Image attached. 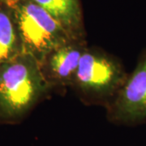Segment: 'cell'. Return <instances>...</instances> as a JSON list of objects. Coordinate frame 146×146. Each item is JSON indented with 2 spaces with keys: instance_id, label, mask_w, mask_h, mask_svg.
I'll list each match as a JSON object with an SVG mask.
<instances>
[{
  "instance_id": "cell-2",
  "label": "cell",
  "mask_w": 146,
  "mask_h": 146,
  "mask_svg": "<svg viewBox=\"0 0 146 146\" xmlns=\"http://www.w3.org/2000/svg\"><path fill=\"white\" fill-rule=\"evenodd\" d=\"M5 3L13 12L24 53L36 58L40 65L53 50L74 39L33 1L11 0Z\"/></svg>"
},
{
  "instance_id": "cell-1",
  "label": "cell",
  "mask_w": 146,
  "mask_h": 146,
  "mask_svg": "<svg viewBox=\"0 0 146 146\" xmlns=\"http://www.w3.org/2000/svg\"><path fill=\"white\" fill-rule=\"evenodd\" d=\"M50 88L40 63L29 54L0 64V122L19 121Z\"/></svg>"
},
{
  "instance_id": "cell-4",
  "label": "cell",
  "mask_w": 146,
  "mask_h": 146,
  "mask_svg": "<svg viewBox=\"0 0 146 146\" xmlns=\"http://www.w3.org/2000/svg\"><path fill=\"white\" fill-rule=\"evenodd\" d=\"M109 118L118 124L136 125L146 120V50L117 92Z\"/></svg>"
},
{
  "instance_id": "cell-8",
  "label": "cell",
  "mask_w": 146,
  "mask_h": 146,
  "mask_svg": "<svg viewBox=\"0 0 146 146\" xmlns=\"http://www.w3.org/2000/svg\"><path fill=\"white\" fill-rule=\"evenodd\" d=\"M0 1H3V2H8V1H11V0H0Z\"/></svg>"
},
{
  "instance_id": "cell-7",
  "label": "cell",
  "mask_w": 146,
  "mask_h": 146,
  "mask_svg": "<svg viewBox=\"0 0 146 146\" xmlns=\"http://www.w3.org/2000/svg\"><path fill=\"white\" fill-rule=\"evenodd\" d=\"M24 53L21 36L12 10L0 1V64Z\"/></svg>"
},
{
  "instance_id": "cell-3",
  "label": "cell",
  "mask_w": 146,
  "mask_h": 146,
  "mask_svg": "<svg viewBox=\"0 0 146 146\" xmlns=\"http://www.w3.org/2000/svg\"><path fill=\"white\" fill-rule=\"evenodd\" d=\"M127 77L115 59L86 48L72 84L89 98H102L117 94Z\"/></svg>"
},
{
  "instance_id": "cell-6",
  "label": "cell",
  "mask_w": 146,
  "mask_h": 146,
  "mask_svg": "<svg viewBox=\"0 0 146 146\" xmlns=\"http://www.w3.org/2000/svg\"><path fill=\"white\" fill-rule=\"evenodd\" d=\"M41 6L74 39H83L79 0H32Z\"/></svg>"
},
{
  "instance_id": "cell-5",
  "label": "cell",
  "mask_w": 146,
  "mask_h": 146,
  "mask_svg": "<svg viewBox=\"0 0 146 146\" xmlns=\"http://www.w3.org/2000/svg\"><path fill=\"white\" fill-rule=\"evenodd\" d=\"M85 50L83 39H73L58 47L46 58L41 68L51 87L72 84Z\"/></svg>"
}]
</instances>
